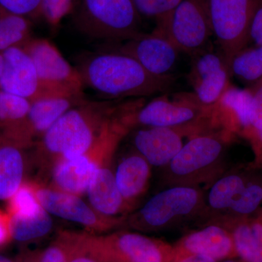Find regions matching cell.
<instances>
[{"mask_svg": "<svg viewBox=\"0 0 262 262\" xmlns=\"http://www.w3.org/2000/svg\"><path fill=\"white\" fill-rule=\"evenodd\" d=\"M79 0H43V18L53 28L72 15Z\"/></svg>", "mask_w": 262, "mask_h": 262, "instance_id": "cell-31", "label": "cell"}, {"mask_svg": "<svg viewBox=\"0 0 262 262\" xmlns=\"http://www.w3.org/2000/svg\"><path fill=\"white\" fill-rule=\"evenodd\" d=\"M149 176L148 162L141 155L122 160L115 174L117 188L124 200H131L144 190Z\"/></svg>", "mask_w": 262, "mask_h": 262, "instance_id": "cell-21", "label": "cell"}, {"mask_svg": "<svg viewBox=\"0 0 262 262\" xmlns=\"http://www.w3.org/2000/svg\"><path fill=\"white\" fill-rule=\"evenodd\" d=\"M256 134H257L258 140H259L260 143L262 144V130L256 132Z\"/></svg>", "mask_w": 262, "mask_h": 262, "instance_id": "cell-41", "label": "cell"}, {"mask_svg": "<svg viewBox=\"0 0 262 262\" xmlns=\"http://www.w3.org/2000/svg\"><path fill=\"white\" fill-rule=\"evenodd\" d=\"M189 77L194 95L201 104L215 106L229 89L228 63L221 52L206 49L192 56Z\"/></svg>", "mask_w": 262, "mask_h": 262, "instance_id": "cell-9", "label": "cell"}, {"mask_svg": "<svg viewBox=\"0 0 262 262\" xmlns=\"http://www.w3.org/2000/svg\"><path fill=\"white\" fill-rule=\"evenodd\" d=\"M57 238L64 246L67 262H102L86 248L80 232L62 231Z\"/></svg>", "mask_w": 262, "mask_h": 262, "instance_id": "cell-29", "label": "cell"}, {"mask_svg": "<svg viewBox=\"0 0 262 262\" xmlns=\"http://www.w3.org/2000/svg\"><path fill=\"white\" fill-rule=\"evenodd\" d=\"M134 141L141 156L155 166L170 163L184 146L180 133L175 127L141 129L136 133Z\"/></svg>", "mask_w": 262, "mask_h": 262, "instance_id": "cell-14", "label": "cell"}, {"mask_svg": "<svg viewBox=\"0 0 262 262\" xmlns=\"http://www.w3.org/2000/svg\"><path fill=\"white\" fill-rule=\"evenodd\" d=\"M157 22L156 30L191 56L207 49L213 34L208 0H182L170 14Z\"/></svg>", "mask_w": 262, "mask_h": 262, "instance_id": "cell-4", "label": "cell"}, {"mask_svg": "<svg viewBox=\"0 0 262 262\" xmlns=\"http://www.w3.org/2000/svg\"><path fill=\"white\" fill-rule=\"evenodd\" d=\"M223 262H237V261H234V260L227 259V260H225V261H224Z\"/></svg>", "mask_w": 262, "mask_h": 262, "instance_id": "cell-42", "label": "cell"}, {"mask_svg": "<svg viewBox=\"0 0 262 262\" xmlns=\"http://www.w3.org/2000/svg\"><path fill=\"white\" fill-rule=\"evenodd\" d=\"M230 75L248 84L262 80V46L245 48L236 53L229 63Z\"/></svg>", "mask_w": 262, "mask_h": 262, "instance_id": "cell-23", "label": "cell"}, {"mask_svg": "<svg viewBox=\"0 0 262 262\" xmlns=\"http://www.w3.org/2000/svg\"><path fill=\"white\" fill-rule=\"evenodd\" d=\"M12 238L25 243L42 238L53 229V220L42 206L30 214L10 216Z\"/></svg>", "mask_w": 262, "mask_h": 262, "instance_id": "cell-22", "label": "cell"}, {"mask_svg": "<svg viewBox=\"0 0 262 262\" xmlns=\"http://www.w3.org/2000/svg\"><path fill=\"white\" fill-rule=\"evenodd\" d=\"M0 6L30 20L43 18V0H0Z\"/></svg>", "mask_w": 262, "mask_h": 262, "instance_id": "cell-32", "label": "cell"}, {"mask_svg": "<svg viewBox=\"0 0 262 262\" xmlns=\"http://www.w3.org/2000/svg\"><path fill=\"white\" fill-rule=\"evenodd\" d=\"M24 148L0 144V201H8L24 184Z\"/></svg>", "mask_w": 262, "mask_h": 262, "instance_id": "cell-20", "label": "cell"}, {"mask_svg": "<svg viewBox=\"0 0 262 262\" xmlns=\"http://www.w3.org/2000/svg\"><path fill=\"white\" fill-rule=\"evenodd\" d=\"M262 201V188L256 184L246 186L238 201L234 203L231 210L246 215L252 213Z\"/></svg>", "mask_w": 262, "mask_h": 262, "instance_id": "cell-33", "label": "cell"}, {"mask_svg": "<svg viewBox=\"0 0 262 262\" xmlns=\"http://www.w3.org/2000/svg\"><path fill=\"white\" fill-rule=\"evenodd\" d=\"M86 248L102 262H167L172 253L154 239L136 233L80 232Z\"/></svg>", "mask_w": 262, "mask_h": 262, "instance_id": "cell-6", "label": "cell"}, {"mask_svg": "<svg viewBox=\"0 0 262 262\" xmlns=\"http://www.w3.org/2000/svg\"><path fill=\"white\" fill-rule=\"evenodd\" d=\"M222 149V141L217 137L203 136L194 138L182 146L170 162V168L177 175H189L215 161Z\"/></svg>", "mask_w": 262, "mask_h": 262, "instance_id": "cell-16", "label": "cell"}, {"mask_svg": "<svg viewBox=\"0 0 262 262\" xmlns=\"http://www.w3.org/2000/svg\"><path fill=\"white\" fill-rule=\"evenodd\" d=\"M115 51L132 57L148 72L158 77L173 75L171 71L181 52L156 29L151 34L141 33L125 41Z\"/></svg>", "mask_w": 262, "mask_h": 262, "instance_id": "cell-11", "label": "cell"}, {"mask_svg": "<svg viewBox=\"0 0 262 262\" xmlns=\"http://www.w3.org/2000/svg\"><path fill=\"white\" fill-rule=\"evenodd\" d=\"M77 69L84 86L115 99L165 93L177 80L174 75H151L134 58L115 50L86 57Z\"/></svg>", "mask_w": 262, "mask_h": 262, "instance_id": "cell-1", "label": "cell"}, {"mask_svg": "<svg viewBox=\"0 0 262 262\" xmlns=\"http://www.w3.org/2000/svg\"><path fill=\"white\" fill-rule=\"evenodd\" d=\"M38 201L50 214L79 224L85 232L99 234L113 227L111 217L105 216L89 206L80 196L43 187L35 183Z\"/></svg>", "mask_w": 262, "mask_h": 262, "instance_id": "cell-8", "label": "cell"}, {"mask_svg": "<svg viewBox=\"0 0 262 262\" xmlns=\"http://www.w3.org/2000/svg\"><path fill=\"white\" fill-rule=\"evenodd\" d=\"M246 187L244 180L238 176H227L221 179L210 191V206L215 209H231L241 198Z\"/></svg>", "mask_w": 262, "mask_h": 262, "instance_id": "cell-26", "label": "cell"}, {"mask_svg": "<svg viewBox=\"0 0 262 262\" xmlns=\"http://www.w3.org/2000/svg\"><path fill=\"white\" fill-rule=\"evenodd\" d=\"M179 249L177 259L188 255H201L217 261L235 253L232 236L216 226H210L189 234L183 241Z\"/></svg>", "mask_w": 262, "mask_h": 262, "instance_id": "cell-15", "label": "cell"}, {"mask_svg": "<svg viewBox=\"0 0 262 262\" xmlns=\"http://www.w3.org/2000/svg\"><path fill=\"white\" fill-rule=\"evenodd\" d=\"M31 27L30 20L0 6V52L12 47H24L30 40Z\"/></svg>", "mask_w": 262, "mask_h": 262, "instance_id": "cell-24", "label": "cell"}, {"mask_svg": "<svg viewBox=\"0 0 262 262\" xmlns=\"http://www.w3.org/2000/svg\"><path fill=\"white\" fill-rule=\"evenodd\" d=\"M235 253L244 262H262V225H239L232 235Z\"/></svg>", "mask_w": 262, "mask_h": 262, "instance_id": "cell-25", "label": "cell"}, {"mask_svg": "<svg viewBox=\"0 0 262 262\" xmlns=\"http://www.w3.org/2000/svg\"><path fill=\"white\" fill-rule=\"evenodd\" d=\"M72 16L77 30L95 39L127 41L141 33L132 0H79Z\"/></svg>", "mask_w": 262, "mask_h": 262, "instance_id": "cell-3", "label": "cell"}, {"mask_svg": "<svg viewBox=\"0 0 262 262\" xmlns=\"http://www.w3.org/2000/svg\"><path fill=\"white\" fill-rule=\"evenodd\" d=\"M23 48L35 66L43 96H84L80 72L49 40L30 39Z\"/></svg>", "mask_w": 262, "mask_h": 262, "instance_id": "cell-7", "label": "cell"}, {"mask_svg": "<svg viewBox=\"0 0 262 262\" xmlns=\"http://www.w3.org/2000/svg\"><path fill=\"white\" fill-rule=\"evenodd\" d=\"M174 262H217L213 258L201 255H188L176 260Z\"/></svg>", "mask_w": 262, "mask_h": 262, "instance_id": "cell-38", "label": "cell"}, {"mask_svg": "<svg viewBox=\"0 0 262 262\" xmlns=\"http://www.w3.org/2000/svg\"><path fill=\"white\" fill-rule=\"evenodd\" d=\"M252 98V88L241 89L230 85L218 103L233 114L239 125L251 128Z\"/></svg>", "mask_w": 262, "mask_h": 262, "instance_id": "cell-27", "label": "cell"}, {"mask_svg": "<svg viewBox=\"0 0 262 262\" xmlns=\"http://www.w3.org/2000/svg\"><path fill=\"white\" fill-rule=\"evenodd\" d=\"M159 96L141 106L135 121L147 127H177L199 118L213 106H206L196 100L194 94H182L172 98Z\"/></svg>", "mask_w": 262, "mask_h": 262, "instance_id": "cell-10", "label": "cell"}, {"mask_svg": "<svg viewBox=\"0 0 262 262\" xmlns=\"http://www.w3.org/2000/svg\"><path fill=\"white\" fill-rule=\"evenodd\" d=\"M86 193L93 208L105 216L116 215L123 206L124 199L117 188L115 174L106 164L98 169Z\"/></svg>", "mask_w": 262, "mask_h": 262, "instance_id": "cell-19", "label": "cell"}, {"mask_svg": "<svg viewBox=\"0 0 262 262\" xmlns=\"http://www.w3.org/2000/svg\"><path fill=\"white\" fill-rule=\"evenodd\" d=\"M140 16L161 20L173 11L182 0H132Z\"/></svg>", "mask_w": 262, "mask_h": 262, "instance_id": "cell-30", "label": "cell"}, {"mask_svg": "<svg viewBox=\"0 0 262 262\" xmlns=\"http://www.w3.org/2000/svg\"><path fill=\"white\" fill-rule=\"evenodd\" d=\"M0 262H14L10 260V258L5 257L4 256L0 255Z\"/></svg>", "mask_w": 262, "mask_h": 262, "instance_id": "cell-40", "label": "cell"}, {"mask_svg": "<svg viewBox=\"0 0 262 262\" xmlns=\"http://www.w3.org/2000/svg\"><path fill=\"white\" fill-rule=\"evenodd\" d=\"M12 239L10 215L0 210V248L5 247Z\"/></svg>", "mask_w": 262, "mask_h": 262, "instance_id": "cell-37", "label": "cell"}, {"mask_svg": "<svg viewBox=\"0 0 262 262\" xmlns=\"http://www.w3.org/2000/svg\"><path fill=\"white\" fill-rule=\"evenodd\" d=\"M3 70V58L2 52H0V79H1L2 74Z\"/></svg>", "mask_w": 262, "mask_h": 262, "instance_id": "cell-39", "label": "cell"}, {"mask_svg": "<svg viewBox=\"0 0 262 262\" xmlns=\"http://www.w3.org/2000/svg\"><path fill=\"white\" fill-rule=\"evenodd\" d=\"M251 128L255 132L262 130V80L252 87Z\"/></svg>", "mask_w": 262, "mask_h": 262, "instance_id": "cell-35", "label": "cell"}, {"mask_svg": "<svg viewBox=\"0 0 262 262\" xmlns=\"http://www.w3.org/2000/svg\"><path fill=\"white\" fill-rule=\"evenodd\" d=\"M198 202V194L189 187H174L156 194L140 211V216L149 227H159L180 215L190 213Z\"/></svg>", "mask_w": 262, "mask_h": 262, "instance_id": "cell-13", "label": "cell"}, {"mask_svg": "<svg viewBox=\"0 0 262 262\" xmlns=\"http://www.w3.org/2000/svg\"><path fill=\"white\" fill-rule=\"evenodd\" d=\"M35 192V183L24 182L18 191L8 201L10 216L30 214L41 208Z\"/></svg>", "mask_w": 262, "mask_h": 262, "instance_id": "cell-28", "label": "cell"}, {"mask_svg": "<svg viewBox=\"0 0 262 262\" xmlns=\"http://www.w3.org/2000/svg\"><path fill=\"white\" fill-rule=\"evenodd\" d=\"M20 262H67L64 246L58 238L43 251L24 255Z\"/></svg>", "mask_w": 262, "mask_h": 262, "instance_id": "cell-34", "label": "cell"}, {"mask_svg": "<svg viewBox=\"0 0 262 262\" xmlns=\"http://www.w3.org/2000/svg\"><path fill=\"white\" fill-rule=\"evenodd\" d=\"M249 43H252L253 46H262V0L256 8L250 27Z\"/></svg>", "mask_w": 262, "mask_h": 262, "instance_id": "cell-36", "label": "cell"}, {"mask_svg": "<svg viewBox=\"0 0 262 262\" xmlns=\"http://www.w3.org/2000/svg\"><path fill=\"white\" fill-rule=\"evenodd\" d=\"M115 104L85 100L71 108L40 138L37 144L39 160L54 165L87 152L117 111Z\"/></svg>", "mask_w": 262, "mask_h": 262, "instance_id": "cell-2", "label": "cell"}, {"mask_svg": "<svg viewBox=\"0 0 262 262\" xmlns=\"http://www.w3.org/2000/svg\"><path fill=\"white\" fill-rule=\"evenodd\" d=\"M84 155L72 159L58 160L53 165V189L75 195L87 192L91 182L98 170Z\"/></svg>", "mask_w": 262, "mask_h": 262, "instance_id": "cell-17", "label": "cell"}, {"mask_svg": "<svg viewBox=\"0 0 262 262\" xmlns=\"http://www.w3.org/2000/svg\"><path fill=\"white\" fill-rule=\"evenodd\" d=\"M3 70L0 90L27 98L30 102L43 96L37 70L32 58L22 47L2 52Z\"/></svg>", "mask_w": 262, "mask_h": 262, "instance_id": "cell-12", "label": "cell"}, {"mask_svg": "<svg viewBox=\"0 0 262 262\" xmlns=\"http://www.w3.org/2000/svg\"><path fill=\"white\" fill-rule=\"evenodd\" d=\"M85 100L84 96L46 95L32 101L28 120L34 139L42 137L67 112Z\"/></svg>", "mask_w": 262, "mask_h": 262, "instance_id": "cell-18", "label": "cell"}, {"mask_svg": "<svg viewBox=\"0 0 262 262\" xmlns=\"http://www.w3.org/2000/svg\"><path fill=\"white\" fill-rule=\"evenodd\" d=\"M261 0H208L212 33L227 63L247 47L253 15Z\"/></svg>", "mask_w": 262, "mask_h": 262, "instance_id": "cell-5", "label": "cell"}]
</instances>
